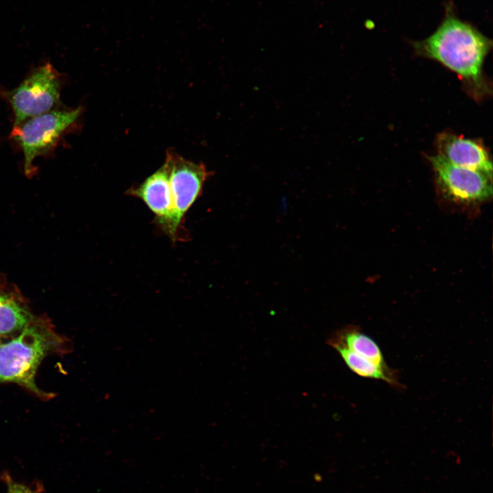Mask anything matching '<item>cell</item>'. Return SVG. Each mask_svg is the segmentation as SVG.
Returning a JSON list of instances; mask_svg holds the SVG:
<instances>
[{
    "label": "cell",
    "instance_id": "6da1fadb",
    "mask_svg": "<svg viewBox=\"0 0 493 493\" xmlns=\"http://www.w3.org/2000/svg\"><path fill=\"white\" fill-rule=\"evenodd\" d=\"M412 45L417 55L435 60L457 74L475 96L489 94L483 66L492 41L471 23L460 19L452 5H446L437 29Z\"/></svg>",
    "mask_w": 493,
    "mask_h": 493
},
{
    "label": "cell",
    "instance_id": "7a4b0ae2",
    "mask_svg": "<svg viewBox=\"0 0 493 493\" xmlns=\"http://www.w3.org/2000/svg\"><path fill=\"white\" fill-rule=\"evenodd\" d=\"M67 340L49 321L34 319L17 336L0 343V384L14 383L44 399L51 394L36 385L35 377L42 359L53 353H66Z\"/></svg>",
    "mask_w": 493,
    "mask_h": 493
},
{
    "label": "cell",
    "instance_id": "3957f363",
    "mask_svg": "<svg viewBox=\"0 0 493 493\" xmlns=\"http://www.w3.org/2000/svg\"><path fill=\"white\" fill-rule=\"evenodd\" d=\"M81 113V106L69 110L54 109L13 127L10 138L22 150L27 176L34 175L36 157L54 149L60 138L76 125Z\"/></svg>",
    "mask_w": 493,
    "mask_h": 493
},
{
    "label": "cell",
    "instance_id": "277c9868",
    "mask_svg": "<svg viewBox=\"0 0 493 493\" xmlns=\"http://www.w3.org/2000/svg\"><path fill=\"white\" fill-rule=\"evenodd\" d=\"M60 75L47 62L31 72L13 90L4 96L14 114V126L55 109L60 101Z\"/></svg>",
    "mask_w": 493,
    "mask_h": 493
},
{
    "label": "cell",
    "instance_id": "5b68a950",
    "mask_svg": "<svg viewBox=\"0 0 493 493\" xmlns=\"http://www.w3.org/2000/svg\"><path fill=\"white\" fill-rule=\"evenodd\" d=\"M164 162L168 169L173 202L170 239L177 240L186 214L201 195L203 185L210 175L203 163H195L169 150Z\"/></svg>",
    "mask_w": 493,
    "mask_h": 493
},
{
    "label": "cell",
    "instance_id": "8992f818",
    "mask_svg": "<svg viewBox=\"0 0 493 493\" xmlns=\"http://www.w3.org/2000/svg\"><path fill=\"white\" fill-rule=\"evenodd\" d=\"M438 190L448 201L460 203H481L492 194V177L473 169L456 166L440 155L428 157Z\"/></svg>",
    "mask_w": 493,
    "mask_h": 493
},
{
    "label": "cell",
    "instance_id": "52a82bcc",
    "mask_svg": "<svg viewBox=\"0 0 493 493\" xmlns=\"http://www.w3.org/2000/svg\"><path fill=\"white\" fill-rule=\"evenodd\" d=\"M126 194L142 201L155 215V223L170 238L173 202L166 164L148 177L138 186L131 187Z\"/></svg>",
    "mask_w": 493,
    "mask_h": 493
},
{
    "label": "cell",
    "instance_id": "ba28073f",
    "mask_svg": "<svg viewBox=\"0 0 493 493\" xmlns=\"http://www.w3.org/2000/svg\"><path fill=\"white\" fill-rule=\"evenodd\" d=\"M438 155L451 164L480 171L492 177V163L481 143L455 134L444 132L437 141Z\"/></svg>",
    "mask_w": 493,
    "mask_h": 493
},
{
    "label": "cell",
    "instance_id": "9c48e42d",
    "mask_svg": "<svg viewBox=\"0 0 493 493\" xmlns=\"http://www.w3.org/2000/svg\"><path fill=\"white\" fill-rule=\"evenodd\" d=\"M329 344H341L371 361L376 365L389 369L379 345L357 326H349L336 332L328 340Z\"/></svg>",
    "mask_w": 493,
    "mask_h": 493
},
{
    "label": "cell",
    "instance_id": "30bf717a",
    "mask_svg": "<svg viewBox=\"0 0 493 493\" xmlns=\"http://www.w3.org/2000/svg\"><path fill=\"white\" fill-rule=\"evenodd\" d=\"M34 318L27 305L16 296L0 292V337H15Z\"/></svg>",
    "mask_w": 493,
    "mask_h": 493
},
{
    "label": "cell",
    "instance_id": "8fae6325",
    "mask_svg": "<svg viewBox=\"0 0 493 493\" xmlns=\"http://www.w3.org/2000/svg\"><path fill=\"white\" fill-rule=\"evenodd\" d=\"M331 346L339 353L346 366L357 375L383 381L396 388L404 387L399 381L398 372L395 370L391 368H383L344 345L336 344Z\"/></svg>",
    "mask_w": 493,
    "mask_h": 493
},
{
    "label": "cell",
    "instance_id": "7c38bea8",
    "mask_svg": "<svg viewBox=\"0 0 493 493\" xmlns=\"http://www.w3.org/2000/svg\"><path fill=\"white\" fill-rule=\"evenodd\" d=\"M1 479L6 485V493H39L42 488L38 485L34 489L30 485L15 481L8 472H3Z\"/></svg>",
    "mask_w": 493,
    "mask_h": 493
},
{
    "label": "cell",
    "instance_id": "4fadbf2b",
    "mask_svg": "<svg viewBox=\"0 0 493 493\" xmlns=\"http://www.w3.org/2000/svg\"><path fill=\"white\" fill-rule=\"evenodd\" d=\"M0 343H1V337H0Z\"/></svg>",
    "mask_w": 493,
    "mask_h": 493
}]
</instances>
